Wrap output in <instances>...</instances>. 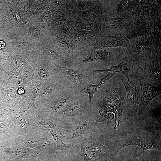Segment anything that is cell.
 <instances>
[{"label":"cell","instance_id":"603a6c76","mask_svg":"<svg viewBox=\"0 0 161 161\" xmlns=\"http://www.w3.org/2000/svg\"><path fill=\"white\" fill-rule=\"evenodd\" d=\"M43 94L46 95H49L53 91L54 87L52 84H48L44 87Z\"/></svg>","mask_w":161,"mask_h":161},{"label":"cell","instance_id":"8fae6325","mask_svg":"<svg viewBox=\"0 0 161 161\" xmlns=\"http://www.w3.org/2000/svg\"><path fill=\"white\" fill-rule=\"evenodd\" d=\"M110 55L108 52L105 50H97L88 52L82 57V62L89 63L95 62L105 60Z\"/></svg>","mask_w":161,"mask_h":161},{"label":"cell","instance_id":"30bf717a","mask_svg":"<svg viewBox=\"0 0 161 161\" xmlns=\"http://www.w3.org/2000/svg\"><path fill=\"white\" fill-rule=\"evenodd\" d=\"M87 70L92 72V76L98 73L113 72L115 73H118L123 75L129 80L133 76L131 67L124 61H123L116 65L112 66L107 69Z\"/></svg>","mask_w":161,"mask_h":161},{"label":"cell","instance_id":"d6986e66","mask_svg":"<svg viewBox=\"0 0 161 161\" xmlns=\"http://www.w3.org/2000/svg\"><path fill=\"white\" fill-rule=\"evenodd\" d=\"M116 73L113 72H108L106 75L97 84L99 88L102 87L103 85L107 82Z\"/></svg>","mask_w":161,"mask_h":161},{"label":"cell","instance_id":"7c38bea8","mask_svg":"<svg viewBox=\"0 0 161 161\" xmlns=\"http://www.w3.org/2000/svg\"><path fill=\"white\" fill-rule=\"evenodd\" d=\"M143 71L152 79L157 86H160V69L158 64L154 63L148 65L143 68Z\"/></svg>","mask_w":161,"mask_h":161},{"label":"cell","instance_id":"3957f363","mask_svg":"<svg viewBox=\"0 0 161 161\" xmlns=\"http://www.w3.org/2000/svg\"><path fill=\"white\" fill-rule=\"evenodd\" d=\"M137 146L144 150L155 149L161 151V140L157 137L149 139H139L131 135H126L115 140L112 147L110 155H114L123 148L129 145Z\"/></svg>","mask_w":161,"mask_h":161},{"label":"cell","instance_id":"44dd1931","mask_svg":"<svg viewBox=\"0 0 161 161\" xmlns=\"http://www.w3.org/2000/svg\"><path fill=\"white\" fill-rule=\"evenodd\" d=\"M63 31L66 33L70 35L74 33L75 30L73 27L70 24L66 23L63 25Z\"/></svg>","mask_w":161,"mask_h":161},{"label":"cell","instance_id":"7a4b0ae2","mask_svg":"<svg viewBox=\"0 0 161 161\" xmlns=\"http://www.w3.org/2000/svg\"><path fill=\"white\" fill-rule=\"evenodd\" d=\"M81 145L77 155L73 154L71 161H92L104 153L110 152L112 147L104 146L99 143L93 134L81 135L76 140Z\"/></svg>","mask_w":161,"mask_h":161},{"label":"cell","instance_id":"4fadbf2b","mask_svg":"<svg viewBox=\"0 0 161 161\" xmlns=\"http://www.w3.org/2000/svg\"><path fill=\"white\" fill-rule=\"evenodd\" d=\"M120 39L121 38L119 37L111 38L110 40L109 39H103L97 42L96 44V47L99 49L117 46H124V44Z\"/></svg>","mask_w":161,"mask_h":161},{"label":"cell","instance_id":"ba28073f","mask_svg":"<svg viewBox=\"0 0 161 161\" xmlns=\"http://www.w3.org/2000/svg\"><path fill=\"white\" fill-rule=\"evenodd\" d=\"M99 123L97 120L94 121L92 119L74 126L72 130V136L64 138V140L76 141L77 138L81 135L93 134L94 133L97 132L99 131L97 128Z\"/></svg>","mask_w":161,"mask_h":161},{"label":"cell","instance_id":"7402d4cb","mask_svg":"<svg viewBox=\"0 0 161 161\" xmlns=\"http://www.w3.org/2000/svg\"><path fill=\"white\" fill-rule=\"evenodd\" d=\"M110 154L109 152L103 153L93 161H108L110 159Z\"/></svg>","mask_w":161,"mask_h":161},{"label":"cell","instance_id":"277c9868","mask_svg":"<svg viewBox=\"0 0 161 161\" xmlns=\"http://www.w3.org/2000/svg\"><path fill=\"white\" fill-rule=\"evenodd\" d=\"M60 77L63 80L75 89L83 92L84 87L92 77L91 71L86 69L69 68L60 66Z\"/></svg>","mask_w":161,"mask_h":161},{"label":"cell","instance_id":"e0dca14e","mask_svg":"<svg viewBox=\"0 0 161 161\" xmlns=\"http://www.w3.org/2000/svg\"><path fill=\"white\" fill-rule=\"evenodd\" d=\"M92 34V33L89 31L81 30L77 32L76 35V38L79 40H85L88 39Z\"/></svg>","mask_w":161,"mask_h":161},{"label":"cell","instance_id":"52a82bcc","mask_svg":"<svg viewBox=\"0 0 161 161\" xmlns=\"http://www.w3.org/2000/svg\"><path fill=\"white\" fill-rule=\"evenodd\" d=\"M51 134L57 147V150L66 151L73 154H74L75 144H66L63 141L66 134L71 131L65 129L60 126L47 130Z\"/></svg>","mask_w":161,"mask_h":161},{"label":"cell","instance_id":"8992f818","mask_svg":"<svg viewBox=\"0 0 161 161\" xmlns=\"http://www.w3.org/2000/svg\"><path fill=\"white\" fill-rule=\"evenodd\" d=\"M100 97L114 106L118 113V123L120 125L122 118L123 110L126 107L125 100L122 96L121 90L117 88H109Z\"/></svg>","mask_w":161,"mask_h":161},{"label":"cell","instance_id":"5bb4252c","mask_svg":"<svg viewBox=\"0 0 161 161\" xmlns=\"http://www.w3.org/2000/svg\"><path fill=\"white\" fill-rule=\"evenodd\" d=\"M73 154L66 151L57 150L49 159L51 161H71Z\"/></svg>","mask_w":161,"mask_h":161},{"label":"cell","instance_id":"6da1fadb","mask_svg":"<svg viewBox=\"0 0 161 161\" xmlns=\"http://www.w3.org/2000/svg\"><path fill=\"white\" fill-rule=\"evenodd\" d=\"M85 94L84 92L80 93L50 120L63 128L72 131L74 126L92 119L94 116L92 108L88 97Z\"/></svg>","mask_w":161,"mask_h":161},{"label":"cell","instance_id":"484cf974","mask_svg":"<svg viewBox=\"0 0 161 161\" xmlns=\"http://www.w3.org/2000/svg\"><path fill=\"white\" fill-rule=\"evenodd\" d=\"M5 46V43L3 41H0V49L4 48Z\"/></svg>","mask_w":161,"mask_h":161},{"label":"cell","instance_id":"ac0fdd59","mask_svg":"<svg viewBox=\"0 0 161 161\" xmlns=\"http://www.w3.org/2000/svg\"><path fill=\"white\" fill-rule=\"evenodd\" d=\"M57 41L59 45L61 47L72 49L73 48L71 44L65 39L59 37L57 38Z\"/></svg>","mask_w":161,"mask_h":161},{"label":"cell","instance_id":"d4e9b609","mask_svg":"<svg viewBox=\"0 0 161 161\" xmlns=\"http://www.w3.org/2000/svg\"><path fill=\"white\" fill-rule=\"evenodd\" d=\"M13 119L14 121L17 123L22 124L24 123V121L23 118L18 114H15L13 117Z\"/></svg>","mask_w":161,"mask_h":161},{"label":"cell","instance_id":"ffe728a7","mask_svg":"<svg viewBox=\"0 0 161 161\" xmlns=\"http://www.w3.org/2000/svg\"><path fill=\"white\" fill-rule=\"evenodd\" d=\"M127 161H150L143 157L136 149L135 153Z\"/></svg>","mask_w":161,"mask_h":161},{"label":"cell","instance_id":"9a60e30c","mask_svg":"<svg viewBox=\"0 0 161 161\" xmlns=\"http://www.w3.org/2000/svg\"><path fill=\"white\" fill-rule=\"evenodd\" d=\"M102 119L98 121L104 122L109 126L112 127L114 130H116L118 126L117 123L115 114L111 112H108L102 115Z\"/></svg>","mask_w":161,"mask_h":161},{"label":"cell","instance_id":"5b68a950","mask_svg":"<svg viewBox=\"0 0 161 161\" xmlns=\"http://www.w3.org/2000/svg\"><path fill=\"white\" fill-rule=\"evenodd\" d=\"M139 80L141 90V99L138 112L141 113L153 99L161 94V88L149 83L143 77L140 78Z\"/></svg>","mask_w":161,"mask_h":161},{"label":"cell","instance_id":"cb8c5ba5","mask_svg":"<svg viewBox=\"0 0 161 161\" xmlns=\"http://www.w3.org/2000/svg\"><path fill=\"white\" fill-rule=\"evenodd\" d=\"M77 26L81 29L85 30H87L91 29L92 28L91 24L86 22L78 23H77Z\"/></svg>","mask_w":161,"mask_h":161},{"label":"cell","instance_id":"9c48e42d","mask_svg":"<svg viewBox=\"0 0 161 161\" xmlns=\"http://www.w3.org/2000/svg\"><path fill=\"white\" fill-rule=\"evenodd\" d=\"M121 81L126 93V98L125 100L126 107H128L134 111L138 112L140 102L138 91L135 88L130 85L126 79H122Z\"/></svg>","mask_w":161,"mask_h":161},{"label":"cell","instance_id":"2e32d148","mask_svg":"<svg viewBox=\"0 0 161 161\" xmlns=\"http://www.w3.org/2000/svg\"><path fill=\"white\" fill-rule=\"evenodd\" d=\"M99 89L97 85L94 84L90 83H86L84 87V92L88 94L89 101L91 105L92 100Z\"/></svg>","mask_w":161,"mask_h":161}]
</instances>
